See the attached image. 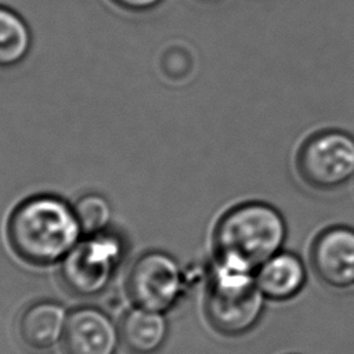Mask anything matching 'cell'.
Listing matches in <instances>:
<instances>
[{"mask_svg":"<svg viewBox=\"0 0 354 354\" xmlns=\"http://www.w3.org/2000/svg\"><path fill=\"white\" fill-rule=\"evenodd\" d=\"M83 235H93L106 230L112 210L108 199L100 194H86L73 205Z\"/></svg>","mask_w":354,"mask_h":354,"instance_id":"4fadbf2b","label":"cell"},{"mask_svg":"<svg viewBox=\"0 0 354 354\" xmlns=\"http://www.w3.org/2000/svg\"><path fill=\"white\" fill-rule=\"evenodd\" d=\"M184 275L167 253L153 250L141 254L126 278V292L134 306L165 313L183 295Z\"/></svg>","mask_w":354,"mask_h":354,"instance_id":"8992f818","label":"cell"},{"mask_svg":"<svg viewBox=\"0 0 354 354\" xmlns=\"http://www.w3.org/2000/svg\"><path fill=\"white\" fill-rule=\"evenodd\" d=\"M82 228L73 206L40 194L19 202L7 221V238L14 253L33 266L62 261L79 243Z\"/></svg>","mask_w":354,"mask_h":354,"instance_id":"6da1fadb","label":"cell"},{"mask_svg":"<svg viewBox=\"0 0 354 354\" xmlns=\"http://www.w3.org/2000/svg\"><path fill=\"white\" fill-rule=\"evenodd\" d=\"M267 299L256 283L254 271L216 259L207 275L205 314L214 330L241 336L261 319Z\"/></svg>","mask_w":354,"mask_h":354,"instance_id":"3957f363","label":"cell"},{"mask_svg":"<svg viewBox=\"0 0 354 354\" xmlns=\"http://www.w3.org/2000/svg\"><path fill=\"white\" fill-rule=\"evenodd\" d=\"M207 1H210V0H207Z\"/></svg>","mask_w":354,"mask_h":354,"instance_id":"9a60e30c","label":"cell"},{"mask_svg":"<svg viewBox=\"0 0 354 354\" xmlns=\"http://www.w3.org/2000/svg\"><path fill=\"white\" fill-rule=\"evenodd\" d=\"M119 335L134 354H153L167 337V321L163 313L134 306L123 315Z\"/></svg>","mask_w":354,"mask_h":354,"instance_id":"8fae6325","label":"cell"},{"mask_svg":"<svg viewBox=\"0 0 354 354\" xmlns=\"http://www.w3.org/2000/svg\"><path fill=\"white\" fill-rule=\"evenodd\" d=\"M254 275L260 292L271 301L292 300L307 283V268L301 257L283 249L266 260Z\"/></svg>","mask_w":354,"mask_h":354,"instance_id":"9c48e42d","label":"cell"},{"mask_svg":"<svg viewBox=\"0 0 354 354\" xmlns=\"http://www.w3.org/2000/svg\"><path fill=\"white\" fill-rule=\"evenodd\" d=\"M299 177L318 191H333L354 178V136L337 129L307 137L296 155Z\"/></svg>","mask_w":354,"mask_h":354,"instance_id":"5b68a950","label":"cell"},{"mask_svg":"<svg viewBox=\"0 0 354 354\" xmlns=\"http://www.w3.org/2000/svg\"><path fill=\"white\" fill-rule=\"evenodd\" d=\"M68 314L62 304L40 300L28 306L18 318L19 339L29 348L43 351L62 340Z\"/></svg>","mask_w":354,"mask_h":354,"instance_id":"30bf717a","label":"cell"},{"mask_svg":"<svg viewBox=\"0 0 354 354\" xmlns=\"http://www.w3.org/2000/svg\"><path fill=\"white\" fill-rule=\"evenodd\" d=\"M286 236L285 217L275 206L261 201L242 202L228 209L216 224V259L256 272L266 260L282 250Z\"/></svg>","mask_w":354,"mask_h":354,"instance_id":"7a4b0ae2","label":"cell"},{"mask_svg":"<svg viewBox=\"0 0 354 354\" xmlns=\"http://www.w3.org/2000/svg\"><path fill=\"white\" fill-rule=\"evenodd\" d=\"M119 328L100 308L80 307L68 314L62 336L65 354H115Z\"/></svg>","mask_w":354,"mask_h":354,"instance_id":"ba28073f","label":"cell"},{"mask_svg":"<svg viewBox=\"0 0 354 354\" xmlns=\"http://www.w3.org/2000/svg\"><path fill=\"white\" fill-rule=\"evenodd\" d=\"M311 267L317 278L333 289L354 288V228L332 225L313 241Z\"/></svg>","mask_w":354,"mask_h":354,"instance_id":"52a82bcc","label":"cell"},{"mask_svg":"<svg viewBox=\"0 0 354 354\" xmlns=\"http://www.w3.org/2000/svg\"><path fill=\"white\" fill-rule=\"evenodd\" d=\"M116 7L130 12H145L158 7L163 0H109Z\"/></svg>","mask_w":354,"mask_h":354,"instance_id":"5bb4252c","label":"cell"},{"mask_svg":"<svg viewBox=\"0 0 354 354\" xmlns=\"http://www.w3.org/2000/svg\"><path fill=\"white\" fill-rule=\"evenodd\" d=\"M32 48V32L12 8L0 4V69L19 65Z\"/></svg>","mask_w":354,"mask_h":354,"instance_id":"7c38bea8","label":"cell"},{"mask_svg":"<svg viewBox=\"0 0 354 354\" xmlns=\"http://www.w3.org/2000/svg\"><path fill=\"white\" fill-rule=\"evenodd\" d=\"M124 257L123 241L106 230L86 235L61 261L65 288L82 297L100 295L111 283Z\"/></svg>","mask_w":354,"mask_h":354,"instance_id":"277c9868","label":"cell"}]
</instances>
